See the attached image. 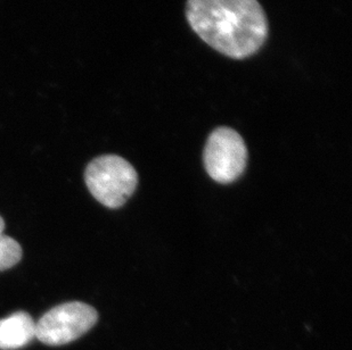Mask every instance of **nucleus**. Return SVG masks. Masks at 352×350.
Here are the masks:
<instances>
[{"label":"nucleus","mask_w":352,"mask_h":350,"mask_svg":"<svg viewBox=\"0 0 352 350\" xmlns=\"http://www.w3.org/2000/svg\"><path fill=\"white\" fill-rule=\"evenodd\" d=\"M3 229H5V222H3V218L0 216V233H3Z\"/></svg>","instance_id":"0eeeda50"},{"label":"nucleus","mask_w":352,"mask_h":350,"mask_svg":"<svg viewBox=\"0 0 352 350\" xmlns=\"http://www.w3.org/2000/svg\"><path fill=\"white\" fill-rule=\"evenodd\" d=\"M246 162L245 143L235 130L221 126L210 135L204 149V164L214 181L223 185L236 181L244 172Z\"/></svg>","instance_id":"20e7f679"},{"label":"nucleus","mask_w":352,"mask_h":350,"mask_svg":"<svg viewBox=\"0 0 352 350\" xmlns=\"http://www.w3.org/2000/svg\"><path fill=\"white\" fill-rule=\"evenodd\" d=\"M36 338V322L27 312H16L0 320V349H20Z\"/></svg>","instance_id":"39448f33"},{"label":"nucleus","mask_w":352,"mask_h":350,"mask_svg":"<svg viewBox=\"0 0 352 350\" xmlns=\"http://www.w3.org/2000/svg\"><path fill=\"white\" fill-rule=\"evenodd\" d=\"M85 181L94 198L109 209H119L136 190L138 175L130 163L116 155L97 157L87 166Z\"/></svg>","instance_id":"f03ea898"},{"label":"nucleus","mask_w":352,"mask_h":350,"mask_svg":"<svg viewBox=\"0 0 352 350\" xmlns=\"http://www.w3.org/2000/svg\"><path fill=\"white\" fill-rule=\"evenodd\" d=\"M22 258L20 244L8 235L0 233V272L13 268Z\"/></svg>","instance_id":"423d86ee"},{"label":"nucleus","mask_w":352,"mask_h":350,"mask_svg":"<svg viewBox=\"0 0 352 350\" xmlns=\"http://www.w3.org/2000/svg\"><path fill=\"white\" fill-rule=\"evenodd\" d=\"M190 27L213 49L235 60L259 51L268 36V21L256 0H188Z\"/></svg>","instance_id":"f257e3e1"},{"label":"nucleus","mask_w":352,"mask_h":350,"mask_svg":"<svg viewBox=\"0 0 352 350\" xmlns=\"http://www.w3.org/2000/svg\"><path fill=\"white\" fill-rule=\"evenodd\" d=\"M93 306L81 301L58 305L36 322V338L48 346H62L77 340L97 323Z\"/></svg>","instance_id":"7ed1b4c3"}]
</instances>
